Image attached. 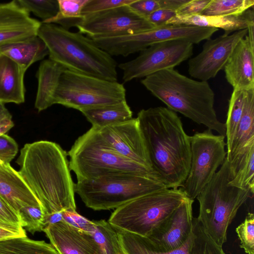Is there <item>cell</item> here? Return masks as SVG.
I'll list each match as a JSON object with an SVG mask.
<instances>
[{
    "instance_id": "6da1fadb",
    "label": "cell",
    "mask_w": 254,
    "mask_h": 254,
    "mask_svg": "<svg viewBox=\"0 0 254 254\" xmlns=\"http://www.w3.org/2000/svg\"><path fill=\"white\" fill-rule=\"evenodd\" d=\"M136 118L154 172L167 189L181 188L190 171L191 148L180 118L160 106L141 110Z\"/></svg>"
},
{
    "instance_id": "7a4b0ae2",
    "label": "cell",
    "mask_w": 254,
    "mask_h": 254,
    "mask_svg": "<svg viewBox=\"0 0 254 254\" xmlns=\"http://www.w3.org/2000/svg\"><path fill=\"white\" fill-rule=\"evenodd\" d=\"M67 153L58 143L40 140L27 143L16 163L18 172L40 202L45 215L76 210L74 185Z\"/></svg>"
},
{
    "instance_id": "3957f363",
    "label": "cell",
    "mask_w": 254,
    "mask_h": 254,
    "mask_svg": "<svg viewBox=\"0 0 254 254\" xmlns=\"http://www.w3.org/2000/svg\"><path fill=\"white\" fill-rule=\"evenodd\" d=\"M141 83L169 109L225 136V125L217 119L215 93L207 81L192 79L171 68L145 77Z\"/></svg>"
},
{
    "instance_id": "277c9868",
    "label": "cell",
    "mask_w": 254,
    "mask_h": 254,
    "mask_svg": "<svg viewBox=\"0 0 254 254\" xmlns=\"http://www.w3.org/2000/svg\"><path fill=\"white\" fill-rule=\"evenodd\" d=\"M37 36L46 44L49 59L66 69L111 81H118L117 63L89 37L53 23H43Z\"/></svg>"
},
{
    "instance_id": "5b68a950",
    "label": "cell",
    "mask_w": 254,
    "mask_h": 254,
    "mask_svg": "<svg viewBox=\"0 0 254 254\" xmlns=\"http://www.w3.org/2000/svg\"><path fill=\"white\" fill-rule=\"evenodd\" d=\"M226 157L219 170L196 197L199 204L197 218L212 239L222 247L227 229L240 207L250 197V188L231 185Z\"/></svg>"
},
{
    "instance_id": "8992f818",
    "label": "cell",
    "mask_w": 254,
    "mask_h": 254,
    "mask_svg": "<svg viewBox=\"0 0 254 254\" xmlns=\"http://www.w3.org/2000/svg\"><path fill=\"white\" fill-rule=\"evenodd\" d=\"M167 188L154 177L123 172L93 180L77 182V193L85 205L94 210H110L141 196Z\"/></svg>"
},
{
    "instance_id": "52a82bcc",
    "label": "cell",
    "mask_w": 254,
    "mask_h": 254,
    "mask_svg": "<svg viewBox=\"0 0 254 254\" xmlns=\"http://www.w3.org/2000/svg\"><path fill=\"white\" fill-rule=\"evenodd\" d=\"M67 155L69 168L75 173L77 182L123 172L149 175L159 180L153 170L120 155L107 147L97 129L92 127L77 138Z\"/></svg>"
},
{
    "instance_id": "ba28073f",
    "label": "cell",
    "mask_w": 254,
    "mask_h": 254,
    "mask_svg": "<svg viewBox=\"0 0 254 254\" xmlns=\"http://www.w3.org/2000/svg\"><path fill=\"white\" fill-rule=\"evenodd\" d=\"M186 197L181 188L160 190L116 208L108 222L116 230L147 237Z\"/></svg>"
},
{
    "instance_id": "9c48e42d",
    "label": "cell",
    "mask_w": 254,
    "mask_h": 254,
    "mask_svg": "<svg viewBox=\"0 0 254 254\" xmlns=\"http://www.w3.org/2000/svg\"><path fill=\"white\" fill-rule=\"evenodd\" d=\"M123 84L65 69L61 76L54 104L79 111L126 99Z\"/></svg>"
},
{
    "instance_id": "30bf717a",
    "label": "cell",
    "mask_w": 254,
    "mask_h": 254,
    "mask_svg": "<svg viewBox=\"0 0 254 254\" xmlns=\"http://www.w3.org/2000/svg\"><path fill=\"white\" fill-rule=\"evenodd\" d=\"M219 29L186 25L166 24L133 34L110 37H95V44L112 57H127L155 43L185 40L193 44L210 38Z\"/></svg>"
},
{
    "instance_id": "8fae6325",
    "label": "cell",
    "mask_w": 254,
    "mask_h": 254,
    "mask_svg": "<svg viewBox=\"0 0 254 254\" xmlns=\"http://www.w3.org/2000/svg\"><path fill=\"white\" fill-rule=\"evenodd\" d=\"M225 138L208 128L190 136V169L181 187L187 197L194 200L223 163L227 155Z\"/></svg>"
},
{
    "instance_id": "7c38bea8",
    "label": "cell",
    "mask_w": 254,
    "mask_h": 254,
    "mask_svg": "<svg viewBox=\"0 0 254 254\" xmlns=\"http://www.w3.org/2000/svg\"><path fill=\"white\" fill-rule=\"evenodd\" d=\"M193 44L185 40H174L150 45L140 52L136 58L120 64L125 82L144 78L158 71L174 68L189 59Z\"/></svg>"
},
{
    "instance_id": "4fadbf2b",
    "label": "cell",
    "mask_w": 254,
    "mask_h": 254,
    "mask_svg": "<svg viewBox=\"0 0 254 254\" xmlns=\"http://www.w3.org/2000/svg\"><path fill=\"white\" fill-rule=\"evenodd\" d=\"M88 37H110L133 34L154 28L148 20L133 11L128 5L82 15L76 26Z\"/></svg>"
},
{
    "instance_id": "5bb4252c",
    "label": "cell",
    "mask_w": 254,
    "mask_h": 254,
    "mask_svg": "<svg viewBox=\"0 0 254 254\" xmlns=\"http://www.w3.org/2000/svg\"><path fill=\"white\" fill-rule=\"evenodd\" d=\"M124 254H226L210 237L197 218H193L191 233L186 242L174 250H156L144 236L117 230Z\"/></svg>"
},
{
    "instance_id": "9a60e30c",
    "label": "cell",
    "mask_w": 254,
    "mask_h": 254,
    "mask_svg": "<svg viewBox=\"0 0 254 254\" xmlns=\"http://www.w3.org/2000/svg\"><path fill=\"white\" fill-rule=\"evenodd\" d=\"M247 34L248 29H245L207 39L202 51L190 59L189 74L193 78L205 81L215 77L224 68L237 45Z\"/></svg>"
},
{
    "instance_id": "2e32d148",
    "label": "cell",
    "mask_w": 254,
    "mask_h": 254,
    "mask_svg": "<svg viewBox=\"0 0 254 254\" xmlns=\"http://www.w3.org/2000/svg\"><path fill=\"white\" fill-rule=\"evenodd\" d=\"M95 128L107 147L120 155L153 170L136 118Z\"/></svg>"
},
{
    "instance_id": "e0dca14e",
    "label": "cell",
    "mask_w": 254,
    "mask_h": 254,
    "mask_svg": "<svg viewBox=\"0 0 254 254\" xmlns=\"http://www.w3.org/2000/svg\"><path fill=\"white\" fill-rule=\"evenodd\" d=\"M193 200L183 202L146 237L157 251H171L181 247L189 237L192 227Z\"/></svg>"
},
{
    "instance_id": "ac0fdd59",
    "label": "cell",
    "mask_w": 254,
    "mask_h": 254,
    "mask_svg": "<svg viewBox=\"0 0 254 254\" xmlns=\"http://www.w3.org/2000/svg\"><path fill=\"white\" fill-rule=\"evenodd\" d=\"M254 28L248 29L247 35L237 45L224 67L226 79L233 89L254 88Z\"/></svg>"
},
{
    "instance_id": "d6986e66",
    "label": "cell",
    "mask_w": 254,
    "mask_h": 254,
    "mask_svg": "<svg viewBox=\"0 0 254 254\" xmlns=\"http://www.w3.org/2000/svg\"><path fill=\"white\" fill-rule=\"evenodd\" d=\"M41 22L30 17L16 0L0 3V49L37 36Z\"/></svg>"
},
{
    "instance_id": "ffe728a7",
    "label": "cell",
    "mask_w": 254,
    "mask_h": 254,
    "mask_svg": "<svg viewBox=\"0 0 254 254\" xmlns=\"http://www.w3.org/2000/svg\"><path fill=\"white\" fill-rule=\"evenodd\" d=\"M58 254H103L92 236L64 222L43 230Z\"/></svg>"
},
{
    "instance_id": "44dd1931",
    "label": "cell",
    "mask_w": 254,
    "mask_h": 254,
    "mask_svg": "<svg viewBox=\"0 0 254 254\" xmlns=\"http://www.w3.org/2000/svg\"><path fill=\"white\" fill-rule=\"evenodd\" d=\"M0 196L17 212L26 206H41L18 171L0 162Z\"/></svg>"
},
{
    "instance_id": "7402d4cb",
    "label": "cell",
    "mask_w": 254,
    "mask_h": 254,
    "mask_svg": "<svg viewBox=\"0 0 254 254\" xmlns=\"http://www.w3.org/2000/svg\"><path fill=\"white\" fill-rule=\"evenodd\" d=\"M253 9H249L237 15L213 16L195 14L178 15L171 19L166 24L186 25L222 29L225 34L248 29L254 26Z\"/></svg>"
},
{
    "instance_id": "603a6c76",
    "label": "cell",
    "mask_w": 254,
    "mask_h": 254,
    "mask_svg": "<svg viewBox=\"0 0 254 254\" xmlns=\"http://www.w3.org/2000/svg\"><path fill=\"white\" fill-rule=\"evenodd\" d=\"M25 71L15 62L0 53V103L20 104L24 102Z\"/></svg>"
},
{
    "instance_id": "cb8c5ba5",
    "label": "cell",
    "mask_w": 254,
    "mask_h": 254,
    "mask_svg": "<svg viewBox=\"0 0 254 254\" xmlns=\"http://www.w3.org/2000/svg\"><path fill=\"white\" fill-rule=\"evenodd\" d=\"M66 69L50 59L42 61L36 73L38 89L35 107L41 112L54 104V96L61 75Z\"/></svg>"
},
{
    "instance_id": "d4e9b609",
    "label": "cell",
    "mask_w": 254,
    "mask_h": 254,
    "mask_svg": "<svg viewBox=\"0 0 254 254\" xmlns=\"http://www.w3.org/2000/svg\"><path fill=\"white\" fill-rule=\"evenodd\" d=\"M0 53L26 71L31 64L49 55V52L45 42L35 36L3 46L0 49Z\"/></svg>"
},
{
    "instance_id": "484cf974",
    "label": "cell",
    "mask_w": 254,
    "mask_h": 254,
    "mask_svg": "<svg viewBox=\"0 0 254 254\" xmlns=\"http://www.w3.org/2000/svg\"><path fill=\"white\" fill-rule=\"evenodd\" d=\"M228 162L230 177L229 183L240 188H249L254 191V141L242 148Z\"/></svg>"
},
{
    "instance_id": "4316f807",
    "label": "cell",
    "mask_w": 254,
    "mask_h": 254,
    "mask_svg": "<svg viewBox=\"0 0 254 254\" xmlns=\"http://www.w3.org/2000/svg\"><path fill=\"white\" fill-rule=\"evenodd\" d=\"M92 127L100 128L126 121L132 118V112L126 100L120 103L80 111Z\"/></svg>"
},
{
    "instance_id": "83f0119b",
    "label": "cell",
    "mask_w": 254,
    "mask_h": 254,
    "mask_svg": "<svg viewBox=\"0 0 254 254\" xmlns=\"http://www.w3.org/2000/svg\"><path fill=\"white\" fill-rule=\"evenodd\" d=\"M254 141V88L246 90L244 111L226 158L231 160L242 148Z\"/></svg>"
},
{
    "instance_id": "f1b7e54d",
    "label": "cell",
    "mask_w": 254,
    "mask_h": 254,
    "mask_svg": "<svg viewBox=\"0 0 254 254\" xmlns=\"http://www.w3.org/2000/svg\"><path fill=\"white\" fill-rule=\"evenodd\" d=\"M0 254H58L50 243L25 237L0 240Z\"/></svg>"
},
{
    "instance_id": "f546056e",
    "label": "cell",
    "mask_w": 254,
    "mask_h": 254,
    "mask_svg": "<svg viewBox=\"0 0 254 254\" xmlns=\"http://www.w3.org/2000/svg\"><path fill=\"white\" fill-rule=\"evenodd\" d=\"M59 10L54 17L43 23L59 24L68 30L76 27L82 19V10L88 0H58Z\"/></svg>"
},
{
    "instance_id": "4dcf8cb0",
    "label": "cell",
    "mask_w": 254,
    "mask_h": 254,
    "mask_svg": "<svg viewBox=\"0 0 254 254\" xmlns=\"http://www.w3.org/2000/svg\"><path fill=\"white\" fill-rule=\"evenodd\" d=\"M93 221L95 228L90 234L103 254H124L117 230L105 220Z\"/></svg>"
},
{
    "instance_id": "1f68e13d",
    "label": "cell",
    "mask_w": 254,
    "mask_h": 254,
    "mask_svg": "<svg viewBox=\"0 0 254 254\" xmlns=\"http://www.w3.org/2000/svg\"><path fill=\"white\" fill-rule=\"evenodd\" d=\"M245 95L246 90L233 89L229 101L227 120L225 123L227 150L231 147L243 115Z\"/></svg>"
},
{
    "instance_id": "d6a6232c",
    "label": "cell",
    "mask_w": 254,
    "mask_h": 254,
    "mask_svg": "<svg viewBox=\"0 0 254 254\" xmlns=\"http://www.w3.org/2000/svg\"><path fill=\"white\" fill-rule=\"evenodd\" d=\"M254 0H211L200 14L213 16L240 15L253 8Z\"/></svg>"
},
{
    "instance_id": "836d02e7",
    "label": "cell",
    "mask_w": 254,
    "mask_h": 254,
    "mask_svg": "<svg viewBox=\"0 0 254 254\" xmlns=\"http://www.w3.org/2000/svg\"><path fill=\"white\" fill-rule=\"evenodd\" d=\"M18 5L29 13H33L36 16L46 21L54 17L59 10L58 0H17Z\"/></svg>"
},
{
    "instance_id": "e575fe53",
    "label": "cell",
    "mask_w": 254,
    "mask_h": 254,
    "mask_svg": "<svg viewBox=\"0 0 254 254\" xmlns=\"http://www.w3.org/2000/svg\"><path fill=\"white\" fill-rule=\"evenodd\" d=\"M21 222V226L34 234L37 232L43 231L45 213L41 206H26L22 207L18 212Z\"/></svg>"
},
{
    "instance_id": "d590c367",
    "label": "cell",
    "mask_w": 254,
    "mask_h": 254,
    "mask_svg": "<svg viewBox=\"0 0 254 254\" xmlns=\"http://www.w3.org/2000/svg\"><path fill=\"white\" fill-rule=\"evenodd\" d=\"M240 247L247 254H254V215L249 213L244 221L236 229Z\"/></svg>"
},
{
    "instance_id": "8d00e7d4",
    "label": "cell",
    "mask_w": 254,
    "mask_h": 254,
    "mask_svg": "<svg viewBox=\"0 0 254 254\" xmlns=\"http://www.w3.org/2000/svg\"><path fill=\"white\" fill-rule=\"evenodd\" d=\"M134 0H88L82 10V15L107 10L115 7L129 5Z\"/></svg>"
},
{
    "instance_id": "74e56055",
    "label": "cell",
    "mask_w": 254,
    "mask_h": 254,
    "mask_svg": "<svg viewBox=\"0 0 254 254\" xmlns=\"http://www.w3.org/2000/svg\"><path fill=\"white\" fill-rule=\"evenodd\" d=\"M64 222L89 234L95 228L94 221H90L78 214L75 210L62 211Z\"/></svg>"
},
{
    "instance_id": "f35d334b",
    "label": "cell",
    "mask_w": 254,
    "mask_h": 254,
    "mask_svg": "<svg viewBox=\"0 0 254 254\" xmlns=\"http://www.w3.org/2000/svg\"><path fill=\"white\" fill-rule=\"evenodd\" d=\"M18 150L17 143L13 138L6 134L0 135V162L10 164Z\"/></svg>"
},
{
    "instance_id": "ab89813d",
    "label": "cell",
    "mask_w": 254,
    "mask_h": 254,
    "mask_svg": "<svg viewBox=\"0 0 254 254\" xmlns=\"http://www.w3.org/2000/svg\"><path fill=\"white\" fill-rule=\"evenodd\" d=\"M128 5L136 13L146 19L152 12L161 8L160 0H134Z\"/></svg>"
},
{
    "instance_id": "60d3db41",
    "label": "cell",
    "mask_w": 254,
    "mask_h": 254,
    "mask_svg": "<svg viewBox=\"0 0 254 254\" xmlns=\"http://www.w3.org/2000/svg\"><path fill=\"white\" fill-rule=\"evenodd\" d=\"M211 0H189L177 11L178 15L200 14L208 5Z\"/></svg>"
},
{
    "instance_id": "b9f144b4",
    "label": "cell",
    "mask_w": 254,
    "mask_h": 254,
    "mask_svg": "<svg viewBox=\"0 0 254 254\" xmlns=\"http://www.w3.org/2000/svg\"><path fill=\"white\" fill-rule=\"evenodd\" d=\"M0 222L21 226L18 214L0 196Z\"/></svg>"
},
{
    "instance_id": "7bdbcfd3",
    "label": "cell",
    "mask_w": 254,
    "mask_h": 254,
    "mask_svg": "<svg viewBox=\"0 0 254 254\" xmlns=\"http://www.w3.org/2000/svg\"><path fill=\"white\" fill-rule=\"evenodd\" d=\"M176 15V11L160 8L150 14L147 19L155 27H158L166 25L168 21Z\"/></svg>"
},
{
    "instance_id": "ee69618b",
    "label": "cell",
    "mask_w": 254,
    "mask_h": 254,
    "mask_svg": "<svg viewBox=\"0 0 254 254\" xmlns=\"http://www.w3.org/2000/svg\"><path fill=\"white\" fill-rule=\"evenodd\" d=\"M25 236L26 232L22 227L0 222V240Z\"/></svg>"
},
{
    "instance_id": "f6af8a7d",
    "label": "cell",
    "mask_w": 254,
    "mask_h": 254,
    "mask_svg": "<svg viewBox=\"0 0 254 254\" xmlns=\"http://www.w3.org/2000/svg\"><path fill=\"white\" fill-rule=\"evenodd\" d=\"M14 125L11 115L4 104L0 103V135L5 134Z\"/></svg>"
},
{
    "instance_id": "bcb514c9",
    "label": "cell",
    "mask_w": 254,
    "mask_h": 254,
    "mask_svg": "<svg viewBox=\"0 0 254 254\" xmlns=\"http://www.w3.org/2000/svg\"><path fill=\"white\" fill-rule=\"evenodd\" d=\"M189 0H160L161 8L177 11Z\"/></svg>"
},
{
    "instance_id": "7dc6e473",
    "label": "cell",
    "mask_w": 254,
    "mask_h": 254,
    "mask_svg": "<svg viewBox=\"0 0 254 254\" xmlns=\"http://www.w3.org/2000/svg\"><path fill=\"white\" fill-rule=\"evenodd\" d=\"M62 222H64L62 211L46 214L44 220V228L48 225Z\"/></svg>"
}]
</instances>
